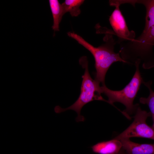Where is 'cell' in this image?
Listing matches in <instances>:
<instances>
[{"instance_id": "5bb4252c", "label": "cell", "mask_w": 154, "mask_h": 154, "mask_svg": "<svg viewBox=\"0 0 154 154\" xmlns=\"http://www.w3.org/2000/svg\"><path fill=\"white\" fill-rule=\"evenodd\" d=\"M152 118H153V125L152 127L153 128V129L154 130V114L153 115H152Z\"/></svg>"}, {"instance_id": "7a4b0ae2", "label": "cell", "mask_w": 154, "mask_h": 154, "mask_svg": "<svg viewBox=\"0 0 154 154\" xmlns=\"http://www.w3.org/2000/svg\"><path fill=\"white\" fill-rule=\"evenodd\" d=\"M80 64L85 69L84 74L82 76V80L81 87L80 93L76 101L72 105L66 108H62L59 105L54 108L55 112L60 114L69 110L75 111L78 114L76 121L78 122L84 121L85 118L80 114L82 108L87 103L95 100L105 101L108 103V100L101 96L102 93L100 83L93 79L89 73L88 62L86 56H83L79 60Z\"/></svg>"}, {"instance_id": "3957f363", "label": "cell", "mask_w": 154, "mask_h": 154, "mask_svg": "<svg viewBox=\"0 0 154 154\" xmlns=\"http://www.w3.org/2000/svg\"><path fill=\"white\" fill-rule=\"evenodd\" d=\"M139 62L135 64L136 70L129 82L122 90H113L108 88L105 84L101 86L102 93L108 98V103L114 106L116 102L121 103L126 107L124 111L129 115L136 112L138 104L134 105L133 101L141 83L143 81L139 71Z\"/></svg>"}, {"instance_id": "277c9868", "label": "cell", "mask_w": 154, "mask_h": 154, "mask_svg": "<svg viewBox=\"0 0 154 154\" xmlns=\"http://www.w3.org/2000/svg\"><path fill=\"white\" fill-rule=\"evenodd\" d=\"M135 112L132 123L114 139L120 140L131 137H139L154 140V130L146 122L147 118L151 116V113L142 110L139 106Z\"/></svg>"}, {"instance_id": "ba28073f", "label": "cell", "mask_w": 154, "mask_h": 154, "mask_svg": "<svg viewBox=\"0 0 154 154\" xmlns=\"http://www.w3.org/2000/svg\"><path fill=\"white\" fill-rule=\"evenodd\" d=\"M120 140L115 139L99 142L91 147L92 151L98 154H118L122 148Z\"/></svg>"}, {"instance_id": "30bf717a", "label": "cell", "mask_w": 154, "mask_h": 154, "mask_svg": "<svg viewBox=\"0 0 154 154\" xmlns=\"http://www.w3.org/2000/svg\"><path fill=\"white\" fill-rule=\"evenodd\" d=\"M49 2L53 20L52 27L54 32L58 31L60 23L64 15L62 7L58 0H49Z\"/></svg>"}, {"instance_id": "8992f818", "label": "cell", "mask_w": 154, "mask_h": 154, "mask_svg": "<svg viewBox=\"0 0 154 154\" xmlns=\"http://www.w3.org/2000/svg\"><path fill=\"white\" fill-rule=\"evenodd\" d=\"M119 6H115V9L109 18L114 35L118 38L117 42L119 43L123 41H131L135 38V33L133 31L129 30Z\"/></svg>"}, {"instance_id": "52a82bcc", "label": "cell", "mask_w": 154, "mask_h": 154, "mask_svg": "<svg viewBox=\"0 0 154 154\" xmlns=\"http://www.w3.org/2000/svg\"><path fill=\"white\" fill-rule=\"evenodd\" d=\"M120 141L122 149L127 154H154V143L139 144L132 141L129 139Z\"/></svg>"}, {"instance_id": "6da1fadb", "label": "cell", "mask_w": 154, "mask_h": 154, "mask_svg": "<svg viewBox=\"0 0 154 154\" xmlns=\"http://www.w3.org/2000/svg\"><path fill=\"white\" fill-rule=\"evenodd\" d=\"M103 38L104 42L98 47H95L86 41L82 37L73 32L67 33L68 36L76 40L88 50L93 56L95 60L96 70L95 80L105 85L106 73L112 64L116 62L127 63L121 57L119 52L114 51V45L117 42L113 38L114 32L106 31Z\"/></svg>"}, {"instance_id": "4fadbf2b", "label": "cell", "mask_w": 154, "mask_h": 154, "mask_svg": "<svg viewBox=\"0 0 154 154\" xmlns=\"http://www.w3.org/2000/svg\"><path fill=\"white\" fill-rule=\"evenodd\" d=\"M118 154H127L122 148Z\"/></svg>"}, {"instance_id": "8fae6325", "label": "cell", "mask_w": 154, "mask_h": 154, "mask_svg": "<svg viewBox=\"0 0 154 154\" xmlns=\"http://www.w3.org/2000/svg\"><path fill=\"white\" fill-rule=\"evenodd\" d=\"M83 0H66L61 4L64 14L69 12L72 17H77L81 13L80 6L84 2Z\"/></svg>"}, {"instance_id": "7c38bea8", "label": "cell", "mask_w": 154, "mask_h": 154, "mask_svg": "<svg viewBox=\"0 0 154 154\" xmlns=\"http://www.w3.org/2000/svg\"><path fill=\"white\" fill-rule=\"evenodd\" d=\"M143 84L149 89L150 94L147 98L141 97L139 99L140 102L147 104L150 111L151 116L154 114V92L151 88L152 82L149 81L146 82H143Z\"/></svg>"}, {"instance_id": "9c48e42d", "label": "cell", "mask_w": 154, "mask_h": 154, "mask_svg": "<svg viewBox=\"0 0 154 154\" xmlns=\"http://www.w3.org/2000/svg\"><path fill=\"white\" fill-rule=\"evenodd\" d=\"M122 4L129 3L135 5L136 3L144 5L146 9L145 25L142 34L146 33L154 25V0H122Z\"/></svg>"}, {"instance_id": "5b68a950", "label": "cell", "mask_w": 154, "mask_h": 154, "mask_svg": "<svg viewBox=\"0 0 154 154\" xmlns=\"http://www.w3.org/2000/svg\"><path fill=\"white\" fill-rule=\"evenodd\" d=\"M154 45V25L146 33L128 42L127 48L131 55L140 61L147 60L152 54Z\"/></svg>"}]
</instances>
